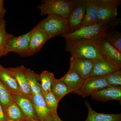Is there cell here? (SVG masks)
Segmentation results:
<instances>
[{"mask_svg":"<svg viewBox=\"0 0 121 121\" xmlns=\"http://www.w3.org/2000/svg\"><path fill=\"white\" fill-rule=\"evenodd\" d=\"M98 6L97 23H104L117 19L118 15V7L121 5V0H97Z\"/></svg>","mask_w":121,"mask_h":121,"instance_id":"obj_5","label":"cell"},{"mask_svg":"<svg viewBox=\"0 0 121 121\" xmlns=\"http://www.w3.org/2000/svg\"><path fill=\"white\" fill-rule=\"evenodd\" d=\"M65 50L76 58L95 61L102 58L96 41L84 39H65Z\"/></svg>","mask_w":121,"mask_h":121,"instance_id":"obj_1","label":"cell"},{"mask_svg":"<svg viewBox=\"0 0 121 121\" xmlns=\"http://www.w3.org/2000/svg\"><path fill=\"white\" fill-rule=\"evenodd\" d=\"M59 80L69 87L73 91V93L81 87L84 82V79L70 68L66 74Z\"/></svg>","mask_w":121,"mask_h":121,"instance_id":"obj_17","label":"cell"},{"mask_svg":"<svg viewBox=\"0 0 121 121\" xmlns=\"http://www.w3.org/2000/svg\"><path fill=\"white\" fill-rule=\"evenodd\" d=\"M98 8L97 0H88L86 14L80 27L97 23Z\"/></svg>","mask_w":121,"mask_h":121,"instance_id":"obj_20","label":"cell"},{"mask_svg":"<svg viewBox=\"0 0 121 121\" xmlns=\"http://www.w3.org/2000/svg\"><path fill=\"white\" fill-rule=\"evenodd\" d=\"M88 0H76L67 20L71 32L79 29L84 19Z\"/></svg>","mask_w":121,"mask_h":121,"instance_id":"obj_8","label":"cell"},{"mask_svg":"<svg viewBox=\"0 0 121 121\" xmlns=\"http://www.w3.org/2000/svg\"><path fill=\"white\" fill-rule=\"evenodd\" d=\"M11 121V120H9V121Z\"/></svg>","mask_w":121,"mask_h":121,"instance_id":"obj_33","label":"cell"},{"mask_svg":"<svg viewBox=\"0 0 121 121\" xmlns=\"http://www.w3.org/2000/svg\"><path fill=\"white\" fill-rule=\"evenodd\" d=\"M25 71L32 95H43V92L40 82L39 74L29 68L26 67L25 68Z\"/></svg>","mask_w":121,"mask_h":121,"instance_id":"obj_21","label":"cell"},{"mask_svg":"<svg viewBox=\"0 0 121 121\" xmlns=\"http://www.w3.org/2000/svg\"><path fill=\"white\" fill-rule=\"evenodd\" d=\"M0 81L10 93L21 92L18 83L7 68L0 64Z\"/></svg>","mask_w":121,"mask_h":121,"instance_id":"obj_19","label":"cell"},{"mask_svg":"<svg viewBox=\"0 0 121 121\" xmlns=\"http://www.w3.org/2000/svg\"><path fill=\"white\" fill-rule=\"evenodd\" d=\"M39 79L43 93L51 91L52 83L55 79L54 74L45 70L39 75Z\"/></svg>","mask_w":121,"mask_h":121,"instance_id":"obj_25","label":"cell"},{"mask_svg":"<svg viewBox=\"0 0 121 121\" xmlns=\"http://www.w3.org/2000/svg\"><path fill=\"white\" fill-rule=\"evenodd\" d=\"M29 45V55L39 52L45 43L50 39L46 32L37 25L31 30Z\"/></svg>","mask_w":121,"mask_h":121,"instance_id":"obj_11","label":"cell"},{"mask_svg":"<svg viewBox=\"0 0 121 121\" xmlns=\"http://www.w3.org/2000/svg\"><path fill=\"white\" fill-rule=\"evenodd\" d=\"M102 58L121 68V52L116 49L104 37L96 41Z\"/></svg>","mask_w":121,"mask_h":121,"instance_id":"obj_9","label":"cell"},{"mask_svg":"<svg viewBox=\"0 0 121 121\" xmlns=\"http://www.w3.org/2000/svg\"></svg>","mask_w":121,"mask_h":121,"instance_id":"obj_34","label":"cell"},{"mask_svg":"<svg viewBox=\"0 0 121 121\" xmlns=\"http://www.w3.org/2000/svg\"><path fill=\"white\" fill-rule=\"evenodd\" d=\"M85 103L88 110L87 117L85 121H121V114H109L97 112L93 110L87 101Z\"/></svg>","mask_w":121,"mask_h":121,"instance_id":"obj_18","label":"cell"},{"mask_svg":"<svg viewBox=\"0 0 121 121\" xmlns=\"http://www.w3.org/2000/svg\"><path fill=\"white\" fill-rule=\"evenodd\" d=\"M6 11L4 5V0H0V21L3 19Z\"/></svg>","mask_w":121,"mask_h":121,"instance_id":"obj_30","label":"cell"},{"mask_svg":"<svg viewBox=\"0 0 121 121\" xmlns=\"http://www.w3.org/2000/svg\"><path fill=\"white\" fill-rule=\"evenodd\" d=\"M31 30L28 32L20 36L11 37L9 40L5 48L7 54L13 52L22 56H29V45Z\"/></svg>","mask_w":121,"mask_h":121,"instance_id":"obj_7","label":"cell"},{"mask_svg":"<svg viewBox=\"0 0 121 121\" xmlns=\"http://www.w3.org/2000/svg\"><path fill=\"white\" fill-rule=\"evenodd\" d=\"M70 68L84 79L90 77L94 61L90 59H83L72 57L70 58Z\"/></svg>","mask_w":121,"mask_h":121,"instance_id":"obj_15","label":"cell"},{"mask_svg":"<svg viewBox=\"0 0 121 121\" xmlns=\"http://www.w3.org/2000/svg\"><path fill=\"white\" fill-rule=\"evenodd\" d=\"M109 86L105 75L91 76L84 79L81 87L73 93L85 98Z\"/></svg>","mask_w":121,"mask_h":121,"instance_id":"obj_6","label":"cell"},{"mask_svg":"<svg viewBox=\"0 0 121 121\" xmlns=\"http://www.w3.org/2000/svg\"><path fill=\"white\" fill-rule=\"evenodd\" d=\"M121 69L103 58L94 61L90 77L106 75Z\"/></svg>","mask_w":121,"mask_h":121,"instance_id":"obj_16","label":"cell"},{"mask_svg":"<svg viewBox=\"0 0 121 121\" xmlns=\"http://www.w3.org/2000/svg\"><path fill=\"white\" fill-rule=\"evenodd\" d=\"M104 37L113 47L121 52V34L117 30H107Z\"/></svg>","mask_w":121,"mask_h":121,"instance_id":"obj_28","label":"cell"},{"mask_svg":"<svg viewBox=\"0 0 121 121\" xmlns=\"http://www.w3.org/2000/svg\"><path fill=\"white\" fill-rule=\"evenodd\" d=\"M120 23V19L117 18L108 22L83 26L75 31L60 36L64 39H84L97 41L104 37L107 30L118 25Z\"/></svg>","mask_w":121,"mask_h":121,"instance_id":"obj_2","label":"cell"},{"mask_svg":"<svg viewBox=\"0 0 121 121\" xmlns=\"http://www.w3.org/2000/svg\"><path fill=\"white\" fill-rule=\"evenodd\" d=\"M0 121H8L5 115L4 110L0 104Z\"/></svg>","mask_w":121,"mask_h":121,"instance_id":"obj_31","label":"cell"},{"mask_svg":"<svg viewBox=\"0 0 121 121\" xmlns=\"http://www.w3.org/2000/svg\"><path fill=\"white\" fill-rule=\"evenodd\" d=\"M105 78L109 86H121V69L106 75Z\"/></svg>","mask_w":121,"mask_h":121,"instance_id":"obj_29","label":"cell"},{"mask_svg":"<svg viewBox=\"0 0 121 121\" xmlns=\"http://www.w3.org/2000/svg\"><path fill=\"white\" fill-rule=\"evenodd\" d=\"M14 101L23 113L26 121H39L35 111L31 99L21 92L11 93Z\"/></svg>","mask_w":121,"mask_h":121,"instance_id":"obj_10","label":"cell"},{"mask_svg":"<svg viewBox=\"0 0 121 121\" xmlns=\"http://www.w3.org/2000/svg\"><path fill=\"white\" fill-rule=\"evenodd\" d=\"M51 121H63L60 119V118L59 117V116H57V117H54L52 119Z\"/></svg>","mask_w":121,"mask_h":121,"instance_id":"obj_32","label":"cell"},{"mask_svg":"<svg viewBox=\"0 0 121 121\" xmlns=\"http://www.w3.org/2000/svg\"><path fill=\"white\" fill-rule=\"evenodd\" d=\"M13 35L8 33L6 30V22L4 19L0 21V58L7 55L5 48L7 43Z\"/></svg>","mask_w":121,"mask_h":121,"instance_id":"obj_24","label":"cell"},{"mask_svg":"<svg viewBox=\"0 0 121 121\" xmlns=\"http://www.w3.org/2000/svg\"><path fill=\"white\" fill-rule=\"evenodd\" d=\"M36 114L39 121H51L54 117L45 104L43 95L35 94L31 97Z\"/></svg>","mask_w":121,"mask_h":121,"instance_id":"obj_13","label":"cell"},{"mask_svg":"<svg viewBox=\"0 0 121 121\" xmlns=\"http://www.w3.org/2000/svg\"><path fill=\"white\" fill-rule=\"evenodd\" d=\"M49 39L71 33L67 19L54 15H48L38 24Z\"/></svg>","mask_w":121,"mask_h":121,"instance_id":"obj_4","label":"cell"},{"mask_svg":"<svg viewBox=\"0 0 121 121\" xmlns=\"http://www.w3.org/2000/svg\"><path fill=\"white\" fill-rule=\"evenodd\" d=\"M4 112L7 121H26L23 113L15 102L9 106Z\"/></svg>","mask_w":121,"mask_h":121,"instance_id":"obj_22","label":"cell"},{"mask_svg":"<svg viewBox=\"0 0 121 121\" xmlns=\"http://www.w3.org/2000/svg\"><path fill=\"white\" fill-rule=\"evenodd\" d=\"M14 102L10 91L0 81V104L4 111Z\"/></svg>","mask_w":121,"mask_h":121,"instance_id":"obj_26","label":"cell"},{"mask_svg":"<svg viewBox=\"0 0 121 121\" xmlns=\"http://www.w3.org/2000/svg\"><path fill=\"white\" fill-rule=\"evenodd\" d=\"M51 91L58 102L65 95L69 93H73V91L66 84L56 79L52 83Z\"/></svg>","mask_w":121,"mask_h":121,"instance_id":"obj_23","label":"cell"},{"mask_svg":"<svg viewBox=\"0 0 121 121\" xmlns=\"http://www.w3.org/2000/svg\"><path fill=\"white\" fill-rule=\"evenodd\" d=\"M43 95L45 104L52 116L54 117L58 116L57 108L59 102L51 91L43 93Z\"/></svg>","mask_w":121,"mask_h":121,"instance_id":"obj_27","label":"cell"},{"mask_svg":"<svg viewBox=\"0 0 121 121\" xmlns=\"http://www.w3.org/2000/svg\"><path fill=\"white\" fill-rule=\"evenodd\" d=\"M25 67L23 65L14 68H7L9 73L18 83L21 92L31 97L32 94L28 82L25 71Z\"/></svg>","mask_w":121,"mask_h":121,"instance_id":"obj_14","label":"cell"},{"mask_svg":"<svg viewBox=\"0 0 121 121\" xmlns=\"http://www.w3.org/2000/svg\"><path fill=\"white\" fill-rule=\"evenodd\" d=\"M91 99L98 101L105 102L116 100L121 102V86H109L91 95Z\"/></svg>","mask_w":121,"mask_h":121,"instance_id":"obj_12","label":"cell"},{"mask_svg":"<svg viewBox=\"0 0 121 121\" xmlns=\"http://www.w3.org/2000/svg\"><path fill=\"white\" fill-rule=\"evenodd\" d=\"M76 0H43L37 6L41 16L54 15L67 19Z\"/></svg>","mask_w":121,"mask_h":121,"instance_id":"obj_3","label":"cell"}]
</instances>
